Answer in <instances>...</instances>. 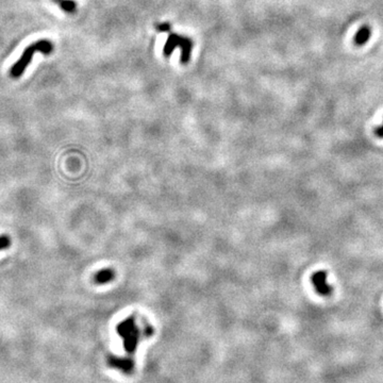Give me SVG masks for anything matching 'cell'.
I'll return each mask as SVG.
<instances>
[{
  "label": "cell",
  "instance_id": "1",
  "mask_svg": "<svg viewBox=\"0 0 383 383\" xmlns=\"http://www.w3.org/2000/svg\"><path fill=\"white\" fill-rule=\"evenodd\" d=\"M52 49H54V45H52L51 43L47 40H41L29 45L24 50L21 59L11 67L10 76L12 78H20L26 71V68H27L28 65L31 63L34 54L41 52V54L49 55L51 54Z\"/></svg>",
  "mask_w": 383,
  "mask_h": 383
},
{
  "label": "cell",
  "instance_id": "2",
  "mask_svg": "<svg viewBox=\"0 0 383 383\" xmlns=\"http://www.w3.org/2000/svg\"><path fill=\"white\" fill-rule=\"evenodd\" d=\"M192 41L187 38L178 36L176 33H171L169 34V37L166 41V44L164 46L163 52L165 57H169L173 49L176 47H180L182 52H181V63L186 64L189 60L190 57V51H192Z\"/></svg>",
  "mask_w": 383,
  "mask_h": 383
},
{
  "label": "cell",
  "instance_id": "3",
  "mask_svg": "<svg viewBox=\"0 0 383 383\" xmlns=\"http://www.w3.org/2000/svg\"><path fill=\"white\" fill-rule=\"evenodd\" d=\"M118 333L124 337L127 351L133 352L138 342V330L131 320H127L118 327Z\"/></svg>",
  "mask_w": 383,
  "mask_h": 383
},
{
  "label": "cell",
  "instance_id": "4",
  "mask_svg": "<svg viewBox=\"0 0 383 383\" xmlns=\"http://www.w3.org/2000/svg\"><path fill=\"white\" fill-rule=\"evenodd\" d=\"M311 282L314 286L315 291L321 296H329L333 292V287L327 283V272L318 271L313 274Z\"/></svg>",
  "mask_w": 383,
  "mask_h": 383
},
{
  "label": "cell",
  "instance_id": "5",
  "mask_svg": "<svg viewBox=\"0 0 383 383\" xmlns=\"http://www.w3.org/2000/svg\"><path fill=\"white\" fill-rule=\"evenodd\" d=\"M371 38V29L369 26L364 25L363 27H361L358 32L355 33V36L353 38V44L358 47H362L364 45H366V43L370 40Z\"/></svg>",
  "mask_w": 383,
  "mask_h": 383
},
{
  "label": "cell",
  "instance_id": "6",
  "mask_svg": "<svg viewBox=\"0 0 383 383\" xmlns=\"http://www.w3.org/2000/svg\"><path fill=\"white\" fill-rule=\"evenodd\" d=\"M113 367H116L118 370L129 372L133 368V364L129 359H112L111 361Z\"/></svg>",
  "mask_w": 383,
  "mask_h": 383
},
{
  "label": "cell",
  "instance_id": "7",
  "mask_svg": "<svg viewBox=\"0 0 383 383\" xmlns=\"http://www.w3.org/2000/svg\"><path fill=\"white\" fill-rule=\"evenodd\" d=\"M60 7L62 8V10L68 13H73L76 9V3L73 0H60L59 2Z\"/></svg>",
  "mask_w": 383,
  "mask_h": 383
},
{
  "label": "cell",
  "instance_id": "8",
  "mask_svg": "<svg viewBox=\"0 0 383 383\" xmlns=\"http://www.w3.org/2000/svg\"><path fill=\"white\" fill-rule=\"evenodd\" d=\"M113 277V274L112 272L110 271H103V272H100L98 275H97V282H100V283H104L109 281L110 279H112Z\"/></svg>",
  "mask_w": 383,
  "mask_h": 383
},
{
  "label": "cell",
  "instance_id": "9",
  "mask_svg": "<svg viewBox=\"0 0 383 383\" xmlns=\"http://www.w3.org/2000/svg\"><path fill=\"white\" fill-rule=\"evenodd\" d=\"M11 246V239L10 237L6 236V234H3L0 236V251L5 250Z\"/></svg>",
  "mask_w": 383,
  "mask_h": 383
},
{
  "label": "cell",
  "instance_id": "10",
  "mask_svg": "<svg viewBox=\"0 0 383 383\" xmlns=\"http://www.w3.org/2000/svg\"><path fill=\"white\" fill-rule=\"evenodd\" d=\"M375 134H376L378 137L383 138V124L375 129Z\"/></svg>",
  "mask_w": 383,
  "mask_h": 383
},
{
  "label": "cell",
  "instance_id": "11",
  "mask_svg": "<svg viewBox=\"0 0 383 383\" xmlns=\"http://www.w3.org/2000/svg\"><path fill=\"white\" fill-rule=\"evenodd\" d=\"M170 29V26L168 24H162V25H159L158 26V30L159 31H162V32H165V31H168Z\"/></svg>",
  "mask_w": 383,
  "mask_h": 383
},
{
  "label": "cell",
  "instance_id": "12",
  "mask_svg": "<svg viewBox=\"0 0 383 383\" xmlns=\"http://www.w3.org/2000/svg\"><path fill=\"white\" fill-rule=\"evenodd\" d=\"M55 2H58V3H59V2H60V0H55Z\"/></svg>",
  "mask_w": 383,
  "mask_h": 383
}]
</instances>
